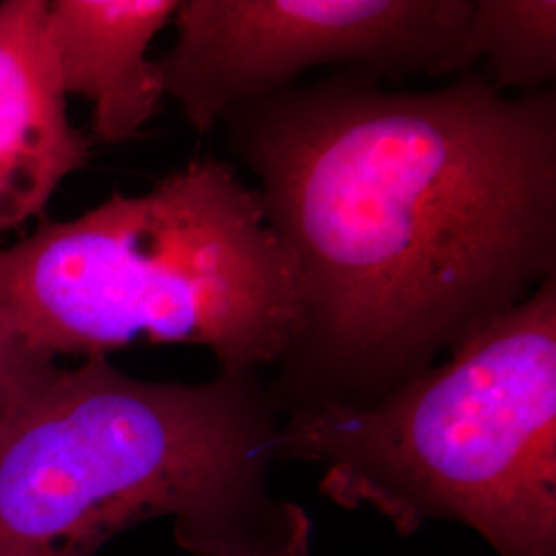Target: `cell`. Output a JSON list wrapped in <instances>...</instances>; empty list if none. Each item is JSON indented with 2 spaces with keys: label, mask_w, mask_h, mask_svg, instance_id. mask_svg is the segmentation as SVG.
<instances>
[{
  "label": "cell",
  "mask_w": 556,
  "mask_h": 556,
  "mask_svg": "<svg viewBox=\"0 0 556 556\" xmlns=\"http://www.w3.org/2000/svg\"><path fill=\"white\" fill-rule=\"evenodd\" d=\"M468 73H480L495 89L519 96L542 91L556 75L555 0H475L462 36Z\"/></svg>",
  "instance_id": "ba28073f"
},
{
  "label": "cell",
  "mask_w": 556,
  "mask_h": 556,
  "mask_svg": "<svg viewBox=\"0 0 556 556\" xmlns=\"http://www.w3.org/2000/svg\"><path fill=\"white\" fill-rule=\"evenodd\" d=\"M178 0H54L46 40L64 98L93 105L91 130L105 144L137 137L163 100L155 60L147 52L174 20Z\"/></svg>",
  "instance_id": "52a82bcc"
},
{
  "label": "cell",
  "mask_w": 556,
  "mask_h": 556,
  "mask_svg": "<svg viewBox=\"0 0 556 556\" xmlns=\"http://www.w3.org/2000/svg\"><path fill=\"white\" fill-rule=\"evenodd\" d=\"M223 122L298 266L280 417L376 402L555 277L553 89L509 98L466 73L394 91L351 71Z\"/></svg>",
  "instance_id": "6da1fadb"
},
{
  "label": "cell",
  "mask_w": 556,
  "mask_h": 556,
  "mask_svg": "<svg viewBox=\"0 0 556 556\" xmlns=\"http://www.w3.org/2000/svg\"><path fill=\"white\" fill-rule=\"evenodd\" d=\"M56 369V358L36 349L0 316V425Z\"/></svg>",
  "instance_id": "9c48e42d"
},
{
  "label": "cell",
  "mask_w": 556,
  "mask_h": 556,
  "mask_svg": "<svg viewBox=\"0 0 556 556\" xmlns=\"http://www.w3.org/2000/svg\"><path fill=\"white\" fill-rule=\"evenodd\" d=\"M285 415L277 459L324 464L338 505L404 536L456 519L501 556H556V275L376 402Z\"/></svg>",
  "instance_id": "277c9868"
},
{
  "label": "cell",
  "mask_w": 556,
  "mask_h": 556,
  "mask_svg": "<svg viewBox=\"0 0 556 556\" xmlns=\"http://www.w3.org/2000/svg\"><path fill=\"white\" fill-rule=\"evenodd\" d=\"M0 316L54 358L197 344L258 376L298 334V266L258 192L204 157L0 250Z\"/></svg>",
  "instance_id": "3957f363"
},
{
  "label": "cell",
  "mask_w": 556,
  "mask_h": 556,
  "mask_svg": "<svg viewBox=\"0 0 556 556\" xmlns=\"http://www.w3.org/2000/svg\"><path fill=\"white\" fill-rule=\"evenodd\" d=\"M46 0L0 2V231L38 217L89 161L46 40Z\"/></svg>",
  "instance_id": "8992f818"
},
{
  "label": "cell",
  "mask_w": 556,
  "mask_h": 556,
  "mask_svg": "<svg viewBox=\"0 0 556 556\" xmlns=\"http://www.w3.org/2000/svg\"><path fill=\"white\" fill-rule=\"evenodd\" d=\"M278 427L258 376L59 367L0 425V556H93L157 517L190 555L307 556L312 519L268 484Z\"/></svg>",
  "instance_id": "7a4b0ae2"
},
{
  "label": "cell",
  "mask_w": 556,
  "mask_h": 556,
  "mask_svg": "<svg viewBox=\"0 0 556 556\" xmlns=\"http://www.w3.org/2000/svg\"><path fill=\"white\" fill-rule=\"evenodd\" d=\"M475 0H184L178 38L155 60L163 93L213 130L238 105L301 73L342 64L376 79L466 75L462 36Z\"/></svg>",
  "instance_id": "5b68a950"
}]
</instances>
